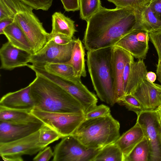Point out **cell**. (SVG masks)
<instances>
[{
    "label": "cell",
    "mask_w": 161,
    "mask_h": 161,
    "mask_svg": "<svg viewBox=\"0 0 161 161\" xmlns=\"http://www.w3.org/2000/svg\"><path fill=\"white\" fill-rule=\"evenodd\" d=\"M86 22L82 42L88 51L114 46L135 28L136 19L132 8L102 6Z\"/></svg>",
    "instance_id": "1"
},
{
    "label": "cell",
    "mask_w": 161,
    "mask_h": 161,
    "mask_svg": "<svg viewBox=\"0 0 161 161\" xmlns=\"http://www.w3.org/2000/svg\"><path fill=\"white\" fill-rule=\"evenodd\" d=\"M36 75L29 84L35 108L50 112L84 113L80 103L64 89L40 75Z\"/></svg>",
    "instance_id": "2"
},
{
    "label": "cell",
    "mask_w": 161,
    "mask_h": 161,
    "mask_svg": "<svg viewBox=\"0 0 161 161\" xmlns=\"http://www.w3.org/2000/svg\"><path fill=\"white\" fill-rule=\"evenodd\" d=\"M113 47L87 51L88 69L94 90L100 100L112 106L117 103L112 69Z\"/></svg>",
    "instance_id": "3"
},
{
    "label": "cell",
    "mask_w": 161,
    "mask_h": 161,
    "mask_svg": "<svg viewBox=\"0 0 161 161\" xmlns=\"http://www.w3.org/2000/svg\"><path fill=\"white\" fill-rule=\"evenodd\" d=\"M120 124L110 114L85 119L72 135L87 147L100 149L120 136Z\"/></svg>",
    "instance_id": "4"
},
{
    "label": "cell",
    "mask_w": 161,
    "mask_h": 161,
    "mask_svg": "<svg viewBox=\"0 0 161 161\" xmlns=\"http://www.w3.org/2000/svg\"><path fill=\"white\" fill-rule=\"evenodd\" d=\"M7 1L14 15V21L28 38L33 54L37 53L48 41L50 33L44 28L42 23L33 12L32 8L19 0Z\"/></svg>",
    "instance_id": "5"
},
{
    "label": "cell",
    "mask_w": 161,
    "mask_h": 161,
    "mask_svg": "<svg viewBox=\"0 0 161 161\" xmlns=\"http://www.w3.org/2000/svg\"><path fill=\"white\" fill-rule=\"evenodd\" d=\"M37 74L60 86L78 100L82 106L84 113L91 110L96 106L98 99L82 82L76 83L52 74L41 67L28 64L27 66Z\"/></svg>",
    "instance_id": "6"
},
{
    "label": "cell",
    "mask_w": 161,
    "mask_h": 161,
    "mask_svg": "<svg viewBox=\"0 0 161 161\" xmlns=\"http://www.w3.org/2000/svg\"><path fill=\"white\" fill-rule=\"evenodd\" d=\"M31 113L44 124L56 131L62 138L72 135L85 119L83 112H50L34 108Z\"/></svg>",
    "instance_id": "7"
},
{
    "label": "cell",
    "mask_w": 161,
    "mask_h": 161,
    "mask_svg": "<svg viewBox=\"0 0 161 161\" xmlns=\"http://www.w3.org/2000/svg\"><path fill=\"white\" fill-rule=\"evenodd\" d=\"M136 122L149 143V161H161V122L157 110L142 111L137 115Z\"/></svg>",
    "instance_id": "8"
},
{
    "label": "cell",
    "mask_w": 161,
    "mask_h": 161,
    "mask_svg": "<svg viewBox=\"0 0 161 161\" xmlns=\"http://www.w3.org/2000/svg\"><path fill=\"white\" fill-rule=\"evenodd\" d=\"M100 150L89 148L72 135H70L63 138L55 146L52 160L93 161Z\"/></svg>",
    "instance_id": "9"
},
{
    "label": "cell",
    "mask_w": 161,
    "mask_h": 161,
    "mask_svg": "<svg viewBox=\"0 0 161 161\" xmlns=\"http://www.w3.org/2000/svg\"><path fill=\"white\" fill-rule=\"evenodd\" d=\"M39 130L21 139L0 144L2 159L5 161H22L23 156L32 155L43 150L45 147L39 141Z\"/></svg>",
    "instance_id": "10"
},
{
    "label": "cell",
    "mask_w": 161,
    "mask_h": 161,
    "mask_svg": "<svg viewBox=\"0 0 161 161\" xmlns=\"http://www.w3.org/2000/svg\"><path fill=\"white\" fill-rule=\"evenodd\" d=\"M75 39H74L70 43L63 45L49 40L41 50L32 55L30 63L33 65L42 67L49 64L68 62L71 58Z\"/></svg>",
    "instance_id": "11"
},
{
    "label": "cell",
    "mask_w": 161,
    "mask_h": 161,
    "mask_svg": "<svg viewBox=\"0 0 161 161\" xmlns=\"http://www.w3.org/2000/svg\"><path fill=\"white\" fill-rule=\"evenodd\" d=\"M44 123L42 121L16 123L0 121V144L16 140L39 130Z\"/></svg>",
    "instance_id": "12"
},
{
    "label": "cell",
    "mask_w": 161,
    "mask_h": 161,
    "mask_svg": "<svg viewBox=\"0 0 161 161\" xmlns=\"http://www.w3.org/2000/svg\"><path fill=\"white\" fill-rule=\"evenodd\" d=\"M141 103L143 111L157 110L161 106V85L143 80L131 94Z\"/></svg>",
    "instance_id": "13"
},
{
    "label": "cell",
    "mask_w": 161,
    "mask_h": 161,
    "mask_svg": "<svg viewBox=\"0 0 161 161\" xmlns=\"http://www.w3.org/2000/svg\"><path fill=\"white\" fill-rule=\"evenodd\" d=\"M32 54L14 47L8 41L0 49V69L10 70L27 66Z\"/></svg>",
    "instance_id": "14"
},
{
    "label": "cell",
    "mask_w": 161,
    "mask_h": 161,
    "mask_svg": "<svg viewBox=\"0 0 161 161\" xmlns=\"http://www.w3.org/2000/svg\"><path fill=\"white\" fill-rule=\"evenodd\" d=\"M134 58L129 53L123 49L117 46L113 47L111 65L114 88L117 102L125 95L123 76L125 66L128 62L134 60Z\"/></svg>",
    "instance_id": "15"
},
{
    "label": "cell",
    "mask_w": 161,
    "mask_h": 161,
    "mask_svg": "<svg viewBox=\"0 0 161 161\" xmlns=\"http://www.w3.org/2000/svg\"><path fill=\"white\" fill-rule=\"evenodd\" d=\"M147 67L143 59L130 61L126 64L123 76L125 95L131 94L138 86L146 79Z\"/></svg>",
    "instance_id": "16"
},
{
    "label": "cell",
    "mask_w": 161,
    "mask_h": 161,
    "mask_svg": "<svg viewBox=\"0 0 161 161\" xmlns=\"http://www.w3.org/2000/svg\"><path fill=\"white\" fill-rule=\"evenodd\" d=\"M0 107L31 112L35 105L31 95L30 85L4 95L0 99Z\"/></svg>",
    "instance_id": "17"
},
{
    "label": "cell",
    "mask_w": 161,
    "mask_h": 161,
    "mask_svg": "<svg viewBox=\"0 0 161 161\" xmlns=\"http://www.w3.org/2000/svg\"><path fill=\"white\" fill-rule=\"evenodd\" d=\"M135 28L122 37L114 46L121 48L138 59L146 58L148 44L139 41L136 37L138 30Z\"/></svg>",
    "instance_id": "18"
},
{
    "label": "cell",
    "mask_w": 161,
    "mask_h": 161,
    "mask_svg": "<svg viewBox=\"0 0 161 161\" xmlns=\"http://www.w3.org/2000/svg\"><path fill=\"white\" fill-rule=\"evenodd\" d=\"M149 4L134 11L136 19L135 28L149 33L161 31V20L156 16Z\"/></svg>",
    "instance_id": "19"
},
{
    "label": "cell",
    "mask_w": 161,
    "mask_h": 161,
    "mask_svg": "<svg viewBox=\"0 0 161 161\" xmlns=\"http://www.w3.org/2000/svg\"><path fill=\"white\" fill-rule=\"evenodd\" d=\"M144 136L142 130L137 122L133 127L120 136L115 143L122 152L124 160Z\"/></svg>",
    "instance_id": "20"
},
{
    "label": "cell",
    "mask_w": 161,
    "mask_h": 161,
    "mask_svg": "<svg viewBox=\"0 0 161 161\" xmlns=\"http://www.w3.org/2000/svg\"><path fill=\"white\" fill-rule=\"evenodd\" d=\"M8 41L14 47L33 54L31 45L26 35L14 21L7 26L3 31Z\"/></svg>",
    "instance_id": "21"
},
{
    "label": "cell",
    "mask_w": 161,
    "mask_h": 161,
    "mask_svg": "<svg viewBox=\"0 0 161 161\" xmlns=\"http://www.w3.org/2000/svg\"><path fill=\"white\" fill-rule=\"evenodd\" d=\"M85 55L84 46L78 38L75 39L70 59L65 63L72 67L76 77L80 78L86 75Z\"/></svg>",
    "instance_id": "22"
},
{
    "label": "cell",
    "mask_w": 161,
    "mask_h": 161,
    "mask_svg": "<svg viewBox=\"0 0 161 161\" xmlns=\"http://www.w3.org/2000/svg\"><path fill=\"white\" fill-rule=\"evenodd\" d=\"M51 34H63L72 38L76 31L75 22L61 12H55L52 16Z\"/></svg>",
    "instance_id": "23"
},
{
    "label": "cell",
    "mask_w": 161,
    "mask_h": 161,
    "mask_svg": "<svg viewBox=\"0 0 161 161\" xmlns=\"http://www.w3.org/2000/svg\"><path fill=\"white\" fill-rule=\"evenodd\" d=\"M0 121L16 123L41 121L31 112L5 108L0 107Z\"/></svg>",
    "instance_id": "24"
},
{
    "label": "cell",
    "mask_w": 161,
    "mask_h": 161,
    "mask_svg": "<svg viewBox=\"0 0 161 161\" xmlns=\"http://www.w3.org/2000/svg\"><path fill=\"white\" fill-rule=\"evenodd\" d=\"M42 67L52 74L73 82H82L80 78L75 76L72 67L66 63L49 64Z\"/></svg>",
    "instance_id": "25"
},
{
    "label": "cell",
    "mask_w": 161,
    "mask_h": 161,
    "mask_svg": "<svg viewBox=\"0 0 161 161\" xmlns=\"http://www.w3.org/2000/svg\"><path fill=\"white\" fill-rule=\"evenodd\" d=\"M124 161L121 150L115 143L106 145L100 149L93 161Z\"/></svg>",
    "instance_id": "26"
},
{
    "label": "cell",
    "mask_w": 161,
    "mask_h": 161,
    "mask_svg": "<svg viewBox=\"0 0 161 161\" xmlns=\"http://www.w3.org/2000/svg\"><path fill=\"white\" fill-rule=\"evenodd\" d=\"M149 143L144 136L125 158L124 161H149Z\"/></svg>",
    "instance_id": "27"
},
{
    "label": "cell",
    "mask_w": 161,
    "mask_h": 161,
    "mask_svg": "<svg viewBox=\"0 0 161 161\" xmlns=\"http://www.w3.org/2000/svg\"><path fill=\"white\" fill-rule=\"evenodd\" d=\"M80 17L87 21L102 6L100 0H79Z\"/></svg>",
    "instance_id": "28"
},
{
    "label": "cell",
    "mask_w": 161,
    "mask_h": 161,
    "mask_svg": "<svg viewBox=\"0 0 161 161\" xmlns=\"http://www.w3.org/2000/svg\"><path fill=\"white\" fill-rule=\"evenodd\" d=\"M39 131V142L45 148L50 144L62 138L61 136L56 131L45 124Z\"/></svg>",
    "instance_id": "29"
},
{
    "label": "cell",
    "mask_w": 161,
    "mask_h": 161,
    "mask_svg": "<svg viewBox=\"0 0 161 161\" xmlns=\"http://www.w3.org/2000/svg\"><path fill=\"white\" fill-rule=\"evenodd\" d=\"M117 103L124 106L128 110L134 112L137 116L143 111L140 103L131 94L125 95Z\"/></svg>",
    "instance_id": "30"
},
{
    "label": "cell",
    "mask_w": 161,
    "mask_h": 161,
    "mask_svg": "<svg viewBox=\"0 0 161 161\" xmlns=\"http://www.w3.org/2000/svg\"><path fill=\"white\" fill-rule=\"evenodd\" d=\"M117 8H129L134 10L149 4L153 0H107Z\"/></svg>",
    "instance_id": "31"
},
{
    "label": "cell",
    "mask_w": 161,
    "mask_h": 161,
    "mask_svg": "<svg viewBox=\"0 0 161 161\" xmlns=\"http://www.w3.org/2000/svg\"><path fill=\"white\" fill-rule=\"evenodd\" d=\"M110 112L108 107L101 104L84 114L85 118L89 119L105 116L110 114Z\"/></svg>",
    "instance_id": "32"
},
{
    "label": "cell",
    "mask_w": 161,
    "mask_h": 161,
    "mask_svg": "<svg viewBox=\"0 0 161 161\" xmlns=\"http://www.w3.org/2000/svg\"><path fill=\"white\" fill-rule=\"evenodd\" d=\"M36 10L48 11L52 5L53 0H19Z\"/></svg>",
    "instance_id": "33"
},
{
    "label": "cell",
    "mask_w": 161,
    "mask_h": 161,
    "mask_svg": "<svg viewBox=\"0 0 161 161\" xmlns=\"http://www.w3.org/2000/svg\"><path fill=\"white\" fill-rule=\"evenodd\" d=\"M149 40L154 45L158 58H161V31L149 33Z\"/></svg>",
    "instance_id": "34"
},
{
    "label": "cell",
    "mask_w": 161,
    "mask_h": 161,
    "mask_svg": "<svg viewBox=\"0 0 161 161\" xmlns=\"http://www.w3.org/2000/svg\"><path fill=\"white\" fill-rule=\"evenodd\" d=\"M74 39L71 37L63 34L57 33L51 34L50 33L49 40H51L57 44L63 45L70 43Z\"/></svg>",
    "instance_id": "35"
},
{
    "label": "cell",
    "mask_w": 161,
    "mask_h": 161,
    "mask_svg": "<svg viewBox=\"0 0 161 161\" xmlns=\"http://www.w3.org/2000/svg\"><path fill=\"white\" fill-rule=\"evenodd\" d=\"M53 156V152L50 147H46L43 150L38 152L37 155L34 158L33 160L48 161Z\"/></svg>",
    "instance_id": "36"
},
{
    "label": "cell",
    "mask_w": 161,
    "mask_h": 161,
    "mask_svg": "<svg viewBox=\"0 0 161 161\" xmlns=\"http://www.w3.org/2000/svg\"><path fill=\"white\" fill-rule=\"evenodd\" d=\"M65 11H75L79 10V0H61Z\"/></svg>",
    "instance_id": "37"
},
{
    "label": "cell",
    "mask_w": 161,
    "mask_h": 161,
    "mask_svg": "<svg viewBox=\"0 0 161 161\" xmlns=\"http://www.w3.org/2000/svg\"><path fill=\"white\" fill-rule=\"evenodd\" d=\"M149 5L156 16L161 20V0H153Z\"/></svg>",
    "instance_id": "38"
},
{
    "label": "cell",
    "mask_w": 161,
    "mask_h": 161,
    "mask_svg": "<svg viewBox=\"0 0 161 161\" xmlns=\"http://www.w3.org/2000/svg\"><path fill=\"white\" fill-rule=\"evenodd\" d=\"M136 37L139 41L148 44L149 38L148 32L139 29L136 34Z\"/></svg>",
    "instance_id": "39"
},
{
    "label": "cell",
    "mask_w": 161,
    "mask_h": 161,
    "mask_svg": "<svg viewBox=\"0 0 161 161\" xmlns=\"http://www.w3.org/2000/svg\"><path fill=\"white\" fill-rule=\"evenodd\" d=\"M14 21V18L8 17L0 19V34H4V29Z\"/></svg>",
    "instance_id": "40"
},
{
    "label": "cell",
    "mask_w": 161,
    "mask_h": 161,
    "mask_svg": "<svg viewBox=\"0 0 161 161\" xmlns=\"http://www.w3.org/2000/svg\"><path fill=\"white\" fill-rule=\"evenodd\" d=\"M156 74L157 79L161 84V58H158L156 65Z\"/></svg>",
    "instance_id": "41"
},
{
    "label": "cell",
    "mask_w": 161,
    "mask_h": 161,
    "mask_svg": "<svg viewBox=\"0 0 161 161\" xmlns=\"http://www.w3.org/2000/svg\"><path fill=\"white\" fill-rule=\"evenodd\" d=\"M146 77L147 80L150 82L154 83L156 80L157 76L155 73L152 71L147 72Z\"/></svg>",
    "instance_id": "42"
},
{
    "label": "cell",
    "mask_w": 161,
    "mask_h": 161,
    "mask_svg": "<svg viewBox=\"0 0 161 161\" xmlns=\"http://www.w3.org/2000/svg\"><path fill=\"white\" fill-rule=\"evenodd\" d=\"M157 110L160 119H161V106Z\"/></svg>",
    "instance_id": "43"
},
{
    "label": "cell",
    "mask_w": 161,
    "mask_h": 161,
    "mask_svg": "<svg viewBox=\"0 0 161 161\" xmlns=\"http://www.w3.org/2000/svg\"><path fill=\"white\" fill-rule=\"evenodd\" d=\"M160 138H161V137H160Z\"/></svg>",
    "instance_id": "44"
},
{
    "label": "cell",
    "mask_w": 161,
    "mask_h": 161,
    "mask_svg": "<svg viewBox=\"0 0 161 161\" xmlns=\"http://www.w3.org/2000/svg\"></svg>",
    "instance_id": "45"
}]
</instances>
